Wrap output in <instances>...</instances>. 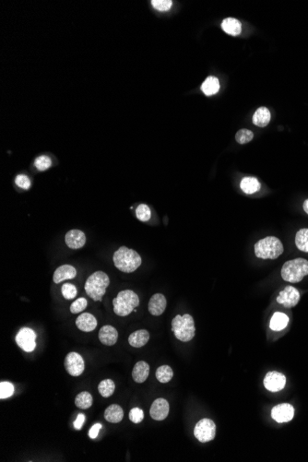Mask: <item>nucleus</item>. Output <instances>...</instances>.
<instances>
[{"instance_id": "nucleus-35", "label": "nucleus", "mask_w": 308, "mask_h": 462, "mask_svg": "<svg viewBox=\"0 0 308 462\" xmlns=\"http://www.w3.org/2000/svg\"><path fill=\"white\" fill-rule=\"evenodd\" d=\"M62 295L67 300H71L77 295V288L71 283H65L62 286Z\"/></svg>"}, {"instance_id": "nucleus-26", "label": "nucleus", "mask_w": 308, "mask_h": 462, "mask_svg": "<svg viewBox=\"0 0 308 462\" xmlns=\"http://www.w3.org/2000/svg\"><path fill=\"white\" fill-rule=\"evenodd\" d=\"M289 322V317L285 314L281 312H276L272 315L269 327L274 331H280L287 327Z\"/></svg>"}, {"instance_id": "nucleus-22", "label": "nucleus", "mask_w": 308, "mask_h": 462, "mask_svg": "<svg viewBox=\"0 0 308 462\" xmlns=\"http://www.w3.org/2000/svg\"><path fill=\"white\" fill-rule=\"evenodd\" d=\"M271 118V114L267 107L258 108L253 115V124L257 127H267Z\"/></svg>"}, {"instance_id": "nucleus-2", "label": "nucleus", "mask_w": 308, "mask_h": 462, "mask_svg": "<svg viewBox=\"0 0 308 462\" xmlns=\"http://www.w3.org/2000/svg\"><path fill=\"white\" fill-rule=\"evenodd\" d=\"M283 245L275 236H268L256 243L255 255L261 259H276L283 253Z\"/></svg>"}, {"instance_id": "nucleus-24", "label": "nucleus", "mask_w": 308, "mask_h": 462, "mask_svg": "<svg viewBox=\"0 0 308 462\" xmlns=\"http://www.w3.org/2000/svg\"><path fill=\"white\" fill-rule=\"evenodd\" d=\"M240 188L244 193L251 195L259 191L261 188L259 181L255 177H245L240 183Z\"/></svg>"}, {"instance_id": "nucleus-5", "label": "nucleus", "mask_w": 308, "mask_h": 462, "mask_svg": "<svg viewBox=\"0 0 308 462\" xmlns=\"http://www.w3.org/2000/svg\"><path fill=\"white\" fill-rule=\"evenodd\" d=\"M172 330L174 336L180 342H188L195 337L194 318L189 314L177 315L172 321Z\"/></svg>"}, {"instance_id": "nucleus-13", "label": "nucleus", "mask_w": 308, "mask_h": 462, "mask_svg": "<svg viewBox=\"0 0 308 462\" xmlns=\"http://www.w3.org/2000/svg\"><path fill=\"white\" fill-rule=\"evenodd\" d=\"M170 411V406L166 400L157 399L152 404L150 410V415L155 421H162L166 419Z\"/></svg>"}, {"instance_id": "nucleus-30", "label": "nucleus", "mask_w": 308, "mask_h": 462, "mask_svg": "<svg viewBox=\"0 0 308 462\" xmlns=\"http://www.w3.org/2000/svg\"><path fill=\"white\" fill-rule=\"evenodd\" d=\"M174 376L173 369L169 365H161L156 370V378L161 383H168Z\"/></svg>"}, {"instance_id": "nucleus-37", "label": "nucleus", "mask_w": 308, "mask_h": 462, "mask_svg": "<svg viewBox=\"0 0 308 462\" xmlns=\"http://www.w3.org/2000/svg\"><path fill=\"white\" fill-rule=\"evenodd\" d=\"M171 0H154L152 1L153 7L159 11H167L172 7Z\"/></svg>"}, {"instance_id": "nucleus-21", "label": "nucleus", "mask_w": 308, "mask_h": 462, "mask_svg": "<svg viewBox=\"0 0 308 462\" xmlns=\"http://www.w3.org/2000/svg\"><path fill=\"white\" fill-rule=\"evenodd\" d=\"M124 411L117 404H112L104 411V419L112 423H118L123 420Z\"/></svg>"}, {"instance_id": "nucleus-15", "label": "nucleus", "mask_w": 308, "mask_h": 462, "mask_svg": "<svg viewBox=\"0 0 308 462\" xmlns=\"http://www.w3.org/2000/svg\"><path fill=\"white\" fill-rule=\"evenodd\" d=\"M167 306L165 296L161 294L153 295L149 302V312L153 315H161Z\"/></svg>"}, {"instance_id": "nucleus-7", "label": "nucleus", "mask_w": 308, "mask_h": 462, "mask_svg": "<svg viewBox=\"0 0 308 462\" xmlns=\"http://www.w3.org/2000/svg\"><path fill=\"white\" fill-rule=\"evenodd\" d=\"M194 435L200 442H209L214 439L216 435V424L210 419H201L195 425Z\"/></svg>"}, {"instance_id": "nucleus-4", "label": "nucleus", "mask_w": 308, "mask_h": 462, "mask_svg": "<svg viewBox=\"0 0 308 462\" xmlns=\"http://www.w3.org/2000/svg\"><path fill=\"white\" fill-rule=\"evenodd\" d=\"M281 277L285 281L297 283L308 275V260L295 258L285 262L281 268Z\"/></svg>"}, {"instance_id": "nucleus-1", "label": "nucleus", "mask_w": 308, "mask_h": 462, "mask_svg": "<svg viewBox=\"0 0 308 462\" xmlns=\"http://www.w3.org/2000/svg\"><path fill=\"white\" fill-rule=\"evenodd\" d=\"M114 266L124 273H132L141 265V257L133 249L121 247L113 257Z\"/></svg>"}, {"instance_id": "nucleus-23", "label": "nucleus", "mask_w": 308, "mask_h": 462, "mask_svg": "<svg viewBox=\"0 0 308 462\" xmlns=\"http://www.w3.org/2000/svg\"><path fill=\"white\" fill-rule=\"evenodd\" d=\"M221 28L226 34L236 36L241 34L242 25L239 20L234 18H227L221 22Z\"/></svg>"}, {"instance_id": "nucleus-39", "label": "nucleus", "mask_w": 308, "mask_h": 462, "mask_svg": "<svg viewBox=\"0 0 308 462\" xmlns=\"http://www.w3.org/2000/svg\"><path fill=\"white\" fill-rule=\"evenodd\" d=\"M15 183L18 187L20 188H23V189H29L30 187H31V181L30 179L28 178V176L24 175V174H19L17 175L16 179H15Z\"/></svg>"}, {"instance_id": "nucleus-11", "label": "nucleus", "mask_w": 308, "mask_h": 462, "mask_svg": "<svg viewBox=\"0 0 308 462\" xmlns=\"http://www.w3.org/2000/svg\"><path fill=\"white\" fill-rule=\"evenodd\" d=\"M300 301V293L293 286H287L283 289L277 297V302L284 308H295Z\"/></svg>"}, {"instance_id": "nucleus-19", "label": "nucleus", "mask_w": 308, "mask_h": 462, "mask_svg": "<svg viewBox=\"0 0 308 462\" xmlns=\"http://www.w3.org/2000/svg\"><path fill=\"white\" fill-rule=\"evenodd\" d=\"M150 340V333L146 329H140L128 337V343L134 348H141L147 344Z\"/></svg>"}, {"instance_id": "nucleus-20", "label": "nucleus", "mask_w": 308, "mask_h": 462, "mask_svg": "<svg viewBox=\"0 0 308 462\" xmlns=\"http://www.w3.org/2000/svg\"><path fill=\"white\" fill-rule=\"evenodd\" d=\"M149 374H150V365L147 362L141 361L135 364L134 368L132 371V377L136 383L141 384L146 381Z\"/></svg>"}, {"instance_id": "nucleus-33", "label": "nucleus", "mask_w": 308, "mask_h": 462, "mask_svg": "<svg viewBox=\"0 0 308 462\" xmlns=\"http://www.w3.org/2000/svg\"><path fill=\"white\" fill-rule=\"evenodd\" d=\"M14 386L9 382L0 383V399L4 400L13 395Z\"/></svg>"}, {"instance_id": "nucleus-36", "label": "nucleus", "mask_w": 308, "mask_h": 462, "mask_svg": "<svg viewBox=\"0 0 308 462\" xmlns=\"http://www.w3.org/2000/svg\"><path fill=\"white\" fill-rule=\"evenodd\" d=\"M34 165L39 171H46L48 168L51 167L52 161L47 156H40L34 161Z\"/></svg>"}, {"instance_id": "nucleus-28", "label": "nucleus", "mask_w": 308, "mask_h": 462, "mask_svg": "<svg viewBox=\"0 0 308 462\" xmlns=\"http://www.w3.org/2000/svg\"><path fill=\"white\" fill-rule=\"evenodd\" d=\"M93 396L91 395L87 391L81 392L78 394L76 399H75V405L78 408L82 409V410H87V409L92 407L93 405Z\"/></svg>"}, {"instance_id": "nucleus-27", "label": "nucleus", "mask_w": 308, "mask_h": 462, "mask_svg": "<svg viewBox=\"0 0 308 462\" xmlns=\"http://www.w3.org/2000/svg\"><path fill=\"white\" fill-rule=\"evenodd\" d=\"M295 245L302 252L308 253V229L304 228L295 235Z\"/></svg>"}, {"instance_id": "nucleus-25", "label": "nucleus", "mask_w": 308, "mask_h": 462, "mask_svg": "<svg viewBox=\"0 0 308 462\" xmlns=\"http://www.w3.org/2000/svg\"><path fill=\"white\" fill-rule=\"evenodd\" d=\"M220 81L213 76H210L207 78V80L204 81L201 85V91L203 94L207 96H210L216 94L220 91Z\"/></svg>"}, {"instance_id": "nucleus-8", "label": "nucleus", "mask_w": 308, "mask_h": 462, "mask_svg": "<svg viewBox=\"0 0 308 462\" xmlns=\"http://www.w3.org/2000/svg\"><path fill=\"white\" fill-rule=\"evenodd\" d=\"M16 342L24 352L31 353L36 348V334L31 328H21L16 336Z\"/></svg>"}, {"instance_id": "nucleus-32", "label": "nucleus", "mask_w": 308, "mask_h": 462, "mask_svg": "<svg viewBox=\"0 0 308 462\" xmlns=\"http://www.w3.org/2000/svg\"><path fill=\"white\" fill-rule=\"evenodd\" d=\"M137 218L141 221H148L152 217V211L149 206L145 204H141L136 209Z\"/></svg>"}, {"instance_id": "nucleus-34", "label": "nucleus", "mask_w": 308, "mask_h": 462, "mask_svg": "<svg viewBox=\"0 0 308 462\" xmlns=\"http://www.w3.org/2000/svg\"><path fill=\"white\" fill-rule=\"evenodd\" d=\"M88 302L85 298H79L76 301L72 303L70 306V312L72 314H78L84 311L87 308Z\"/></svg>"}, {"instance_id": "nucleus-17", "label": "nucleus", "mask_w": 308, "mask_h": 462, "mask_svg": "<svg viewBox=\"0 0 308 462\" xmlns=\"http://www.w3.org/2000/svg\"><path fill=\"white\" fill-rule=\"evenodd\" d=\"M76 326L81 331L91 332L97 327V320L90 313H83L76 320Z\"/></svg>"}, {"instance_id": "nucleus-42", "label": "nucleus", "mask_w": 308, "mask_h": 462, "mask_svg": "<svg viewBox=\"0 0 308 462\" xmlns=\"http://www.w3.org/2000/svg\"><path fill=\"white\" fill-rule=\"evenodd\" d=\"M303 208H304V210L306 211V213L308 215V200L304 202V205H303Z\"/></svg>"}, {"instance_id": "nucleus-12", "label": "nucleus", "mask_w": 308, "mask_h": 462, "mask_svg": "<svg viewBox=\"0 0 308 462\" xmlns=\"http://www.w3.org/2000/svg\"><path fill=\"white\" fill-rule=\"evenodd\" d=\"M295 416V409L289 403H282L271 410V417L277 422H288Z\"/></svg>"}, {"instance_id": "nucleus-18", "label": "nucleus", "mask_w": 308, "mask_h": 462, "mask_svg": "<svg viewBox=\"0 0 308 462\" xmlns=\"http://www.w3.org/2000/svg\"><path fill=\"white\" fill-rule=\"evenodd\" d=\"M76 275H77L76 268L70 265H63L55 269L54 276H53V281L54 283L58 284L61 281H65V280L74 279Z\"/></svg>"}, {"instance_id": "nucleus-38", "label": "nucleus", "mask_w": 308, "mask_h": 462, "mask_svg": "<svg viewBox=\"0 0 308 462\" xmlns=\"http://www.w3.org/2000/svg\"><path fill=\"white\" fill-rule=\"evenodd\" d=\"M144 419V411L140 408L131 409L129 411V420L134 423H140Z\"/></svg>"}, {"instance_id": "nucleus-41", "label": "nucleus", "mask_w": 308, "mask_h": 462, "mask_svg": "<svg viewBox=\"0 0 308 462\" xmlns=\"http://www.w3.org/2000/svg\"><path fill=\"white\" fill-rule=\"evenodd\" d=\"M84 422H85V415L83 413H80L77 417V419L75 420V422H73L74 428L76 430H81Z\"/></svg>"}, {"instance_id": "nucleus-16", "label": "nucleus", "mask_w": 308, "mask_h": 462, "mask_svg": "<svg viewBox=\"0 0 308 462\" xmlns=\"http://www.w3.org/2000/svg\"><path fill=\"white\" fill-rule=\"evenodd\" d=\"M100 342L106 346H113L118 340V332L113 326L105 325L99 331Z\"/></svg>"}, {"instance_id": "nucleus-14", "label": "nucleus", "mask_w": 308, "mask_h": 462, "mask_svg": "<svg viewBox=\"0 0 308 462\" xmlns=\"http://www.w3.org/2000/svg\"><path fill=\"white\" fill-rule=\"evenodd\" d=\"M65 241L68 248L80 249L83 248L86 243V235L81 230H70L66 235Z\"/></svg>"}, {"instance_id": "nucleus-29", "label": "nucleus", "mask_w": 308, "mask_h": 462, "mask_svg": "<svg viewBox=\"0 0 308 462\" xmlns=\"http://www.w3.org/2000/svg\"><path fill=\"white\" fill-rule=\"evenodd\" d=\"M115 384L112 379H104L100 382L98 386V391L102 397L109 398L114 394Z\"/></svg>"}, {"instance_id": "nucleus-31", "label": "nucleus", "mask_w": 308, "mask_h": 462, "mask_svg": "<svg viewBox=\"0 0 308 462\" xmlns=\"http://www.w3.org/2000/svg\"><path fill=\"white\" fill-rule=\"evenodd\" d=\"M253 138H254V133L251 130L246 129V128L238 130L235 135V140L239 144L249 143L253 140Z\"/></svg>"}, {"instance_id": "nucleus-6", "label": "nucleus", "mask_w": 308, "mask_h": 462, "mask_svg": "<svg viewBox=\"0 0 308 462\" xmlns=\"http://www.w3.org/2000/svg\"><path fill=\"white\" fill-rule=\"evenodd\" d=\"M140 305V298L131 290H125L120 292L113 300L114 312L119 316H127L134 311Z\"/></svg>"}, {"instance_id": "nucleus-9", "label": "nucleus", "mask_w": 308, "mask_h": 462, "mask_svg": "<svg viewBox=\"0 0 308 462\" xmlns=\"http://www.w3.org/2000/svg\"><path fill=\"white\" fill-rule=\"evenodd\" d=\"M65 369L72 376H80L84 372L85 362L81 355L71 352L66 356L64 361Z\"/></svg>"}, {"instance_id": "nucleus-3", "label": "nucleus", "mask_w": 308, "mask_h": 462, "mask_svg": "<svg viewBox=\"0 0 308 462\" xmlns=\"http://www.w3.org/2000/svg\"><path fill=\"white\" fill-rule=\"evenodd\" d=\"M110 284L109 276L103 271H96L91 275L85 283V292L94 301H102Z\"/></svg>"}, {"instance_id": "nucleus-40", "label": "nucleus", "mask_w": 308, "mask_h": 462, "mask_svg": "<svg viewBox=\"0 0 308 462\" xmlns=\"http://www.w3.org/2000/svg\"><path fill=\"white\" fill-rule=\"evenodd\" d=\"M102 428H103V425L101 423H95L94 425H93V427L90 429V431H89L90 438L95 439L99 435V432H100Z\"/></svg>"}, {"instance_id": "nucleus-10", "label": "nucleus", "mask_w": 308, "mask_h": 462, "mask_svg": "<svg viewBox=\"0 0 308 462\" xmlns=\"http://www.w3.org/2000/svg\"><path fill=\"white\" fill-rule=\"evenodd\" d=\"M264 387L270 392H278L284 389L286 385V377L280 372H268L264 378Z\"/></svg>"}]
</instances>
